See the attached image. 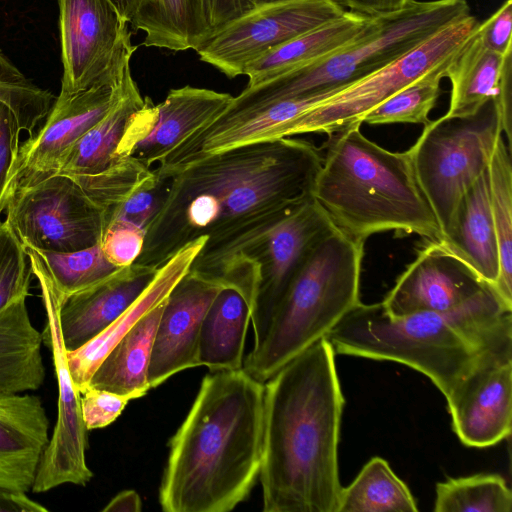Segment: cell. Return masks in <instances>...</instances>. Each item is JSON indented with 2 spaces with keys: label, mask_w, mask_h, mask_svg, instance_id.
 I'll use <instances>...</instances> for the list:
<instances>
[{
  "label": "cell",
  "mask_w": 512,
  "mask_h": 512,
  "mask_svg": "<svg viewBox=\"0 0 512 512\" xmlns=\"http://www.w3.org/2000/svg\"><path fill=\"white\" fill-rule=\"evenodd\" d=\"M321 163L312 143L282 137L213 153L161 178L164 201L135 263L158 268L200 237L215 243L290 213L313 198Z\"/></svg>",
  "instance_id": "6da1fadb"
},
{
  "label": "cell",
  "mask_w": 512,
  "mask_h": 512,
  "mask_svg": "<svg viewBox=\"0 0 512 512\" xmlns=\"http://www.w3.org/2000/svg\"><path fill=\"white\" fill-rule=\"evenodd\" d=\"M335 355L323 337L264 383V512H337L345 400Z\"/></svg>",
  "instance_id": "7a4b0ae2"
},
{
  "label": "cell",
  "mask_w": 512,
  "mask_h": 512,
  "mask_svg": "<svg viewBox=\"0 0 512 512\" xmlns=\"http://www.w3.org/2000/svg\"><path fill=\"white\" fill-rule=\"evenodd\" d=\"M264 384L243 368L210 371L169 442L159 488L165 512H228L261 468Z\"/></svg>",
  "instance_id": "3957f363"
},
{
  "label": "cell",
  "mask_w": 512,
  "mask_h": 512,
  "mask_svg": "<svg viewBox=\"0 0 512 512\" xmlns=\"http://www.w3.org/2000/svg\"><path fill=\"white\" fill-rule=\"evenodd\" d=\"M336 354L402 363L427 376L450 400L478 368L512 354V308L492 286L444 312L388 314L357 304L325 337Z\"/></svg>",
  "instance_id": "277c9868"
},
{
  "label": "cell",
  "mask_w": 512,
  "mask_h": 512,
  "mask_svg": "<svg viewBox=\"0 0 512 512\" xmlns=\"http://www.w3.org/2000/svg\"><path fill=\"white\" fill-rule=\"evenodd\" d=\"M360 126L329 136L314 200L338 230L363 242L387 231L438 241L441 230L408 150L389 151L366 138Z\"/></svg>",
  "instance_id": "5b68a950"
},
{
  "label": "cell",
  "mask_w": 512,
  "mask_h": 512,
  "mask_svg": "<svg viewBox=\"0 0 512 512\" xmlns=\"http://www.w3.org/2000/svg\"><path fill=\"white\" fill-rule=\"evenodd\" d=\"M335 228L311 198L280 218L205 243L188 272L244 297L258 345L303 261Z\"/></svg>",
  "instance_id": "8992f818"
},
{
  "label": "cell",
  "mask_w": 512,
  "mask_h": 512,
  "mask_svg": "<svg viewBox=\"0 0 512 512\" xmlns=\"http://www.w3.org/2000/svg\"><path fill=\"white\" fill-rule=\"evenodd\" d=\"M364 243L337 228L309 252L282 298L264 339L243 369L261 383L331 329L360 301Z\"/></svg>",
  "instance_id": "52a82bcc"
},
{
  "label": "cell",
  "mask_w": 512,
  "mask_h": 512,
  "mask_svg": "<svg viewBox=\"0 0 512 512\" xmlns=\"http://www.w3.org/2000/svg\"><path fill=\"white\" fill-rule=\"evenodd\" d=\"M469 14L466 0H413L399 11L371 17L366 29L353 42L327 57L246 86L224 112L243 111L295 97L336 94Z\"/></svg>",
  "instance_id": "ba28073f"
},
{
  "label": "cell",
  "mask_w": 512,
  "mask_h": 512,
  "mask_svg": "<svg viewBox=\"0 0 512 512\" xmlns=\"http://www.w3.org/2000/svg\"><path fill=\"white\" fill-rule=\"evenodd\" d=\"M502 135L500 113L492 99L473 115L430 120L408 150L441 236L464 192L488 169Z\"/></svg>",
  "instance_id": "9c48e42d"
},
{
  "label": "cell",
  "mask_w": 512,
  "mask_h": 512,
  "mask_svg": "<svg viewBox=\"0 0 512 512\" xmlns=\"http://www.w3.org/2000/svg\"><path fill=\"white\" fill-rule=\"evenodd\" d=\"M478 24L472 14L454 21L402 57L293 119L275 138L305 133L330 136L352 125H361L362 117L377 105L428 71L450 62Z\"/></svg>",
  "instance_id": "30bf717a"
},
{
  "label": "cell",
  "mask_w": 512,
  "mask_h": 512,
  "mask_svg": "<svg viewBox=\"0 0 512 512\" xmlns=\"http://www.w3.org/2000/svg\"><path fill=\"white\" fill-rule=\"evenodd\" d=\"M5 221L23 246L73 252L100 243L106 214L72 178L53 175L17 190Z\"/></svg>",
  "instance_id": "8fae6325"
},
{
  "label": "cell",
  "mask_w": 512,
  "mask_h": 512,
  "mask_svg": "<svg viewBox=\"0 0 512 512\" xmlns=\"http://www.w3.org/2000/svg\"><path fill=\"white\" fill-rule=\"evenodd\" d=\"M144 103L129 64L112 108L71 147L56 174L75 180L100 205L126 199L154 175L152 168L141 162L117 156L132 117Z\"/></svg>",
  "instance_id": "7c38bea8"
},
{
  "label": "cell",
  "mask_w": 512,
  "mask_h": 512,
  "mask_svg": "<svg viewBox=\"0 0 512 512\" xmlns=\"http://www.w3.org/2000/svg\"><path fill=\"white\" fill-rule=\"evenodd\" d=\"M63 75L60 94L118 84L137 49L109 0H57Z\"/></svg>",
  "instance_id": "4fadbf2b"
},
{
  "label": "cell",
  "mask_w": 512,
  "mask_h": 512,
  "mask_svg": "<svg viewBox=\"0 0 512 512\" xmlns=\"http://www.w3.org/2000/svg\"><path fill=\"white\" fill-rule=\"evenodd\" d=\"M29 258L37 278L46 313L43 344L51 351L58 385V414L53 433L42 453L31 490L42 493L63 484L85 486L93 473L86 462L88 446L81 411V394L76 390L60 329L61 302L49 277L33 258Z\"/></svg>",
  "instance_id": "5bb4252c"
},
{
  "label": "cell",
  "mask_w": 512,
  "mask_h": 512,
  "mask_svg": "<svg viewBox=\"0 0 512 512\" xmlns=\"http://www.w3.org/2000/svg\"><path fill=\"white\" fill-rule=\"evenodd\" d=\"M345 12L337 0L272 2L234 20L196 52L201 61L235 78L269 51Z\"/></svg>",
  "instance_id": "9a60e30c"
},
{
  "label": "cell",
  "mask_w": 512,
  "mask_h": 512,
  "mask_svg": "<svg viewBox=\"0 0 512 512\" xmlns=\"http://www.w3.org/2000/svg\"><path fill=\"white\" fill-rule=\"evenodd\" d=\"M121 81L116 85L98 84L72 94H59L55 98L43 126L19 147L9 176L6 206L17 190L57 173L71 147L112 108Z\"/></svg>",
  "instance_id": "2e32d148"
},
{
  "label": "cell",
  "mask_w": 512,
  "mask_h": 512,
  "mask_svg": "<svg viewBox=\"0 0 512 512\" xmlns=\"http://www.w3.org/2000/svg\"><path fill=\"white\" fill-rule=\"evenodd\" d=\"M233 98L190 85L171 89L158 104L145 97L126 129L118 158H133L152 168L183 139L221 115Z\"/></svg>",
  "instance_id": "e0dca14e"
},
{
  "label": "cell",
  "mask_w": 512,
  "mask_h": 512,
  "mask_svg": "<svg viewBox=\"0 0 512 512\" xmlns=\"http://www.w3.org/2000/svg\"><path fill=\"white\" fill-rule=\"evenodd\" d=\"M488 286L439 241L427 240L381 303L392 316L444 312L461 306Z\"/></svg>",
  "instance_id": "ac0fdd59"
},
{
  "label": "cell",
  "mask_w": 512,
  "mask_h": 512,
  "mask_svg": "<svg viewBox=\"0 0 512 512\" xmlns=\"http://www.w3.org/2000/svg\"><path fill=\"white\" fill-rule=\"evenodd\" d=\"M223 287L187 272L165 300L148 370L150 388L174 374L200 366L199 333L204 316Z\"/></svg>",
  "instance_id": "d6986e66"
},
{
  "label": "cell",
  "mask_w": 512,
  "mask_h": 512,
  "mask_svg": "<svg viewBox=\"0 0 512 512\" xmlns=\"http://www.w3.org/2000/svg\"><path fill=\"white\" fill-rule=\"evenodd\" d=\"M452 427L466 446L484 448L506 439L512 429V354L475 370L446 401Z\"/></svg>",
  "instance_id": "ffe728a7"
},
{
  "label": "cell",
  "mask_w": 512,
  "mask_h": 512,
  "mask_svg": "<svg viewBox=\"0 0 512 512\" xmlns=\"http://www.w3.org/2000/svg\"><path fill=\"white\" fill-rule=\"evenodd\" d=\"M157 268L133 263L65 299L60 329L67 351L96 337L125 312L153 280Z\"/></svg>",
  "instance_id": "44dd1931"
},
{
  "label": "cell",
  "mask_w": 512,
  "mask_h": 512,
  "mask_svg": "<svg viewBox=\"0 0 512 512\" xmlns=\"http://www.w3.org/2000/svg\"><path fill=\"white\" fill-rule=\"evenodd\" d=\"M49 419L38 396L0 393V486L31 490L49 441Z\"/></svg>",
  "instance_id": "7402d4cb"
},
{
  "label": "cell",
  "mask_w": 512,
  "mask_h": 512,
  "mask_svg": "<svg viewBox=\"0 0 512 512\" xmlns=\"http://www.w3.org/2000/svg\"><path fill=\"white\" fill-rule=\"evenodd\" d=\"M207 239L203 236L180 248L157 268L151 283L125 312L85 345L67 351L69 371L80 394L88 387L93 373L119 340L146 313L161 304L187 274Z\"/></svg>",
  "instance_id": "603a6c76"
},
{
  "label": "cell",
  "mask_w": 512,
  "mask_h": 512,
  "mask_svg": "<svg viewBox=\"0 0 512 512\" xmlns=\"http://www.w3.org/2000/svg\"><path fill=\"white\" fill-rule=\"evenodd\" d=\"M438 241L494 289L499 252L488 169L464 192Z\"/></svg>",
  "instance_id": "cb8c5ba5"
},
{
  "label": "cell",
  "mask_w": 512,
  "mask_h": 512,
  "mask_svg": "<svg viewBox=\"0 0 512 512\" xmlns=\"http://www.w3.org/2000/svg\"><path fill=\"white\" fill-rule=\"evenodd\" d=\"M54 101L53 94L26 78L0 49V226L10 172L20 147V133L33 135Z\"/></svg>",
  "instance_id": "d4e9b609"
},
{
  "label": "cell",
  "mask_w": 512,
  "mask_h": 512,
  "mask_svg": "<svg viewBox=\"0 0 512 512\" xmlns=\"http://www.w3.org/2000/svg\"><path fill=\"white\" fill-rule=\"evenodd\" d=\"M20 296L0 310V393H27L45 379L42 333L33 325Z\"/></svg>",
  "instance_id": "484cf974"
},
{
  "label": "cell",
  "mask_w": 512,
  "mask_h": 512,
  "mask_svg": "<svg viewBox=\"0 0 512 512\" xmlns=\"http://www.w3.org/2000/svg\"><path fill=\"white\" fill-rule=\"evenodd\" d=\"M370 20L369 16L346 11L341 17L278 46L247 66L243 74L248 77L246 86L327 57L353 42Z\"/></svg>",
  "instance_id": "4316f807"
},
{
  "label": "cell",
  "mask_w": 512,
  "mask_h": 512,
  "mask_svg": "<svg viewBox=\"0 0 512 512\" xmlns=\"http://www.w3.org/2000/svg\"><path fill=\"white\" fill-rule=\"evenodd\" d=\"M165 300L146 313L119 340L99 364L88 386L127 396L131 400L144 396L151 389L148 370Z\"/></svg>",
  "instance_id": "83f0119b"
},
{
  "label": "cell",
  "mask_w": 512,
  "mask_h": 512,
  "mask_svg": "<svg viewBox=\"0 0 512 512\" xmlns=\"http://www.w3.org/2000/svg\"><path fill=\"white\" fill-rule=\"evenodd\" d=\"M250 321V306L244 297L232 288H222L201 324L198 341L200 366H206L212 372L241 369Z\"/></svg>",
  "instance_id": "f1b7e54d"
},
{
  "label": "cell",
  "mask_w": 512,
  "mask_h": 512,
  "mask_svg": "<svg viewBox=\"0 0 512 512\" xmlns=\"http://www.w3.org/2000/svg\"><path fill=\"white\" fill-rule=\"evenodd\" d=\"M511 52L503 56L486 48L476 28L446 68L445 77L450 79L452 90L445 115L470 116L494 99L499 92L506 57Z\"/></svg>",
  "instance_id": "f546056e"
},
{
  "label": "cell",
  "mask_w": 512,
  "mask_h": 512,
  "mask_svg": "<svg viewBox=\"0 0 512 512\" xmlns=\"http://www.w3.org/2000/svg\"><path fill=\"white\" fill-rule=\"evenodd\" d=\"M417 503L388 462L370 459L354 481L342 487L337 512H415Z\"/></svg>",
  "instance_id": "4dcf8cb0"
},
{
  "label": "cell",
  "mask_w": 512,
  "mask_h": 512,
  "mask_svg": "<svg viewBox=\"0 0 512 512\" xmlns=\"http://www.w3.org/2000/svg\"><path fill=\"white\" fill-rule=\"evenodd\" d=\"M488 175L499 252V275L494 290L512 308V164L511 150L503 136L492 154Z\"/></svg>",
  "instance_id": "1f68e13d"
},
{
  "label": "cell",
  "mask_w": 512,
  "mask_h": 512,
  "mask_svg": "<svg viewBox=\"0 0 512 512\" xmlns=\"http://www.w3.org/2000/svg\"><path fill=\"white\" fill-rule=\"evenodd\" d=\"M52 282L61 304L71 294L88 288L116 273L120 267L105 257L100 243L73 252H51L23 246ZM123 268V267H122Z\"/></svg>",
  "instance_id": "d6a6232c"
},
{
  "label": "cell",
  "mask_w": 512,
  "mask_h": 512,
  "mask_svg": "<svg viewBox=\"0 0 512 512\" xmlns=\"http://www.w3.org/2000/svg\"><path fill=\"white\" fill-rule=\"evenodd\" d=\"M512 493L498 474L449 478L436 485V512H511Z\"/></svg>",
  "instance_id": "836d02e7"
},
{
  "label": "cell",
  "mask_w": 512,
  "mask_h": 512,
  "mask_svg": "<svg viewBox=\"0 0 512 512\" xmlns=\"http://www.w3.org/2000/svg\"><path fill=\"white\" fill-rule=\"evenodd\" d=\"M450 62L428 71L377 105L362 117V123L428 124L429 113L441 93V79L445 77V71Z\"/></svg>",
  "instance_id": "e575fe53"
},
{
  "label": "cell",
  "mask_w": 512,
  "mask_h": 512,
  "mask_svg": "<svg viewBox=\"0 0 512 512\" xmlns=\"http://www.w3.org/2000/svg\"><path fill=\"white\" fill-rule=\"evenodd\" d=\"M283 0H190V48L197 50L248 12Z\"/></svg>",
  "instance_id": "d590c367"
},
{
  "label": "cell",
  "mask_w": 512,
  "mask_h": 512,
  "mask_svg": "<svg viewBox=\"0 0 512 512\" xmlns=\"http://www.w3.org/2000/svg\"><path fill=\"white\" fill-rule=\"evenodd\" d=\"M143 45L172 51L190 48V0H159Z\"/></svg>",
  "instance_id": "8d00e7d4"
},
{
  "label": "cell",
  "mask_w": 512,
  "mask_h": 512,
  "mask_svg": "<svg viewBox=\"0 0 512 512\" xmlns=\"http://www.w3.org/2000/svg\"><path fill=\"white\" fill-rule=\"evenodd\" d=\"M33 275L22 243L4 220L0 226V310L20 296H29Z\"/></svg>",
  "instance_id": "74e56055"
},
{
  "label": "cell",
  "mask_w": 512,
  "mask_h": 512,
  "mask_svg": "<svg viewBox=\"0 0 512 512\" xmlns=\"http://www.w3.org/2000/svg\"><path fill=\"white\" fill-rule=\"evenodd\" d=\"M146 231L132 222L111 219L106 224L100 245L107 260L117 267H127L140 256Z\"/></svg>",
  "instance_id": "f35d334b"
},
{
  "label": "cell",
  "mask_w": 512,
  "mask_h": 512,
  "mask_svg": "<svg viewBox=\"0 0 512 512\" xmlns=\"http://www.w3.org/2000/svg\"><path fill=\"white\" fill-rule=\"evenodd\" d=\"M165 192L164 180L154 174L107 215L106 224L111 219H123L147 231L161 208Z\"/></svg>",
  "instance_id": "ab89813d"
},
{
  "label": "cell",
  "mask_w": 512,
  "mask_h": 512,
  "mask_svg": "<svg viewBox=\"0 0 512 512\" xmlns=\"http://www.w3.org/2000/svg\"><path fill=\"white\" fill-rule=\"evenodd\" d=\"M131 399L88 386L81 393V411L86 429L103 428L114 422Z\"/></svg>",
  "instance_id": "60d3db41"
},
{
  "label": "cell",
  "mask_w": 512,
  "mask_h": 512,
  "mask_svg": "<svg viewBox=\"0 0 512 512\" xmlns=\"http://www.w3.org/2000/svg\"><path fill=\"white\" fill-rule=\"evenodd\" d=\"M483 45L500 55L512 51V0H506L488 19L478 24Z\"/></svg>",
  "instance_id": "b9f144b4"
},
{
  "label": "cell",
  "mask_w": 512,
  "mask_h": 512,
  "mask_svg": "<svg viewBox=\"0 0 512 512\" xmlns=\"http://www.w3.org/2000/svg\"><path fill=\"white\" fill-rule=\"evenodd\" d=\"M494 99L500 113L506 144L512 151V52L506 57L499 92Z\"/></svg>",
  "instance_id": "7bdbcfd3"
},
{
  "label": "cell",
  "mask_w": 512,
  "mask_h": 512,
  "mask_svg": "<svg viewBox=\"0 0 512 512\" xmlns=\"http://www.w3.org/2000/svg\"><path fill=\"white\" fill-rule=\"evenodd\" d=\"M119 16L136 30L145 31L159 0H109Z\"/></svg>",
  "instance_id": "ee69618b"
},
{
  "label": "cell",
  "mask_w": 512,
  "mask_h": 512,
  "mask_svg": "<svg viewBox=\"0 0 512 512\" xmlns=\"http://www.w3.org/2000/svg\"><path fill=\"white\" fill-rule=\"evenodd\" d=\"M413 0H342L353 12L373 17L405 8Z\"/></svg>",
  "instance_id": "f6af8a7d"
},
{
  "label": "cell",
  "mask_w": 512,
  "mask_h": 512,
  "mask_svg": "<svg viewBox=\"0 0 512 512\" xmlns=\"http://www.w3.org/2000/svg\"><path fill=\"white\" fill-rule=\"evenodd\" d=\"M47 508L32 500L26 492L0 486V512H46Z\"/></svg>",
  "instance_id": "bcb514c9"
},
{
  "label": "cell",
  "mask_w": 512,
  "mask_h": 512,
  "mask_svg": "<svg viewBox=\"0 0 512 512\" xmlns=\"http://www.w3.org/2000/svg\"><path fill=\"white\" fill-rule=\"evenodd\" d=\"M142 508V502L138 493L134 490H125L113 497L102 509L104 512H139Z\"/></svg>",
  "instance_id": "7dc6e473"
}]
</instances>
